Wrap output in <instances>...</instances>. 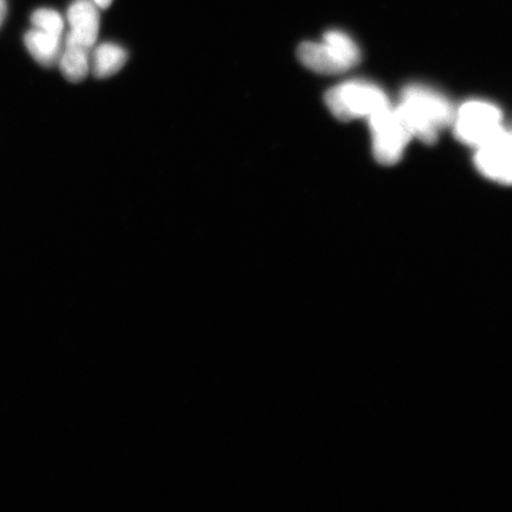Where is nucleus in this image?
I'll return each instance as SVG.
<instances>
[{
	"label": "nucleus",
	"mask_w": 512,
	"mask_h": 512,
	"mask_svg": "<svg viewBox=\"0 0 512 512\" xmlns=\"http://www.w3.org/2000/svg\"><path fill=\"white\" fill-rule=\"evenodd\" d=\"M396 110L413 137L428 145L437 142L439 132L452 125L456 115V108L444 94L418 83L402 89Z\"/></svg>",
	"instance_id": "obj_1"
},
{
	"label": "nucleus",
	"mask_w": 512,
	"mask_h": 512,
	"mask_svg": "<svg viewBox=\"0 0 512 512\" xmlns=\"http://www.w3.org/2000/svg\"><path fill=\"white\" fill-rule=\"evenodd\" d=\"M300 63L317 74L337 75L348 72L361 61V50L341 30L326 31L322 42H304L297 50Z\"/></svg>",
	"instance_id": "obj_2"
},
{
	"label": "nucleus",
	"mask_w": 512,
	"mask_h": 512,
	"mask_svg": "<svg viewBox=\"0 0 512 512\" xmlns=\"http://www.w3.org/2000/svg\"><path fill=\"white\" fill-rule=\"evenodd\" d=\"M325 104L338 120L370 118L390 106L386 92L375 83L349 80L332 87L325 94Z\"/></svg>",
	"instance_id": "obj_3"
},
{
	"label": "nucleus",
	"mask_w": 512,
	"mask_h": 512,
	"mask_svg": "<svg viewBox=\"0 0 512 512\" xmlns=\"http://www.w3.org/2000/svg\"><path fill=\"white\" fill-rule=\"evenodd\" d=\"M503 114L495 104L485 100H469L456 110L454 136L460 143L473 147L488 144L502 125Z\"/></svg>",
	"instance_id": "obj_4"
},
{
	"label": "nucleus",
	"mask_w": 512,
	"mask_h": 512,
	"mask_svg": "<svg viewBox=\"0 0 512 512\" xmlns=\"http://www.w3.org/2000/svg\"><path fill=\"white\" fill-rule=\"evenodd\" d=\"M374 157L382 165L399 163L413 138L396 107L388 106L369 118Z\"/></svg>",
	"instance_id": "obj_5"
},
{
	"label": "nucleus",
	"mask_w": 512,
	"mask_h": 512,
	"mask_svg": "<svg viewBox=\"0 0 512 512\" xmlns=\"http://www.w3.org/2000/svg\"><path fill=\"white\" fill-rule=\"evenodd\" d=\"M99 10L93 0H75L67 12L70 27L68 40L92 50L99 36Z\"/></svg>",
	"instance_id": "obj_6"
},
{
	"label": "nucleus",
	"mask_w": 512,
	"mask_h": 512,
	"mask_svg": "<svg viewBox=\"0 0 512 512\" xmlns=\"http://www.w3.org/2000/svg\"><path fill=\"white\" fill-rule=\"evenodd\" d=\"M477 170L490 181L511 187L512 155L496 143L478 147L475 156Z\"/></svg>",
	"instance_id": "obj_7"
},
{
	"label": "nucleus",
	"mask_w": 512,
	"mask_h": 512,
	"mask_svg": "<svg viewBox=\"0 0 512 512\" xmlns=\"http://www.w3.org/2000/svg\"><path fill=\"white\" fill-rule=\"evenodd\" d=\"M24 43L30 55L44 67L54 66L60 59L62 35L32 28L25 34Z\"/></svg>",
	"instance_id": "obj_8"
},
{
	"label": "nucleus",
	"mask_w": 512,
	"mask_h": 512,
	"mask_svg": "<svg viewBox=\"0 0 512 512\" xmlns=\"http://www.w3.org/2000/svg\"><path fill=\"white\" fill-rule=\"evenodd\" d=\"M91 49L66 38L61 51L59 64L61 72L68 81L78 83L91 72Z\"/></svg>",
	"instance_id": "obj_9"
},
{
	"label": "nucleus",
	"mask_w": 512,
	"mask_h": 512,
	"mask_svg": "<svg viewBox=\"0 0 512 512\" xmlns=\"http://www.w3.org/2000/svg\"><path fill=\"white\" fill-rule=\"evenodd\" d=\"M128 60L125 48L117 43H102L96 47L91 57V70L96 78H110L124 68Z\"/></svg>",
	"instance_id": "obj_10"
},
{
	"label": "nucleus",
	"mask_w": 512,
	"mask_h": 512,
	"mask_svg": "<svg viewBox=\"0 0 512 512\" xmlns=\"http://www.w3.org/2000/svg\"><path fill=\"white\" fill-rule=\"evenodd\" d=\"M32 27L41 29L48 32H53L56 35H62L64 29V22L59 12L53 9H38L31 16Z\"/></svg>",
	"instance_id": "obj_11"
},
{
	"label": "nucleus",
	"mask_w": 512,
	"mask_h": 512,
	"mask_svg": "<svg viewBox=\"0 0 512 512\" xmlns=\"http://www.w3.org/2000/svg\"><path fill=\"white\" fill-rule=\"evenodd\" d=\"M491 142L502 146L503 149L507 150L510 155H512V130H508V128L503 126L489 143Z\"/></svg>",
	"instance_id": "obj_12"
},
{
	"label": "nucleus",
	"mask_w": 512,
	"mask_h": 512,
	"mask_svg": "<svg viewBox=\"0 0 512 512\" xmlns=\"http://www.w3.org/2000/svg\"><path fill=\"white\" fill-rule=\"evenodd\" d=\"M93 2L98 6L99 9L105 10L110 8L113 0H93Z\"/></svg>",
	"instance_id": "obj_13"
},
{
	"label": "nucleus",
	"mask_w": 512,
	"mask_h": 512,
	"mask_svg": "<svg viewBox=\"0 0 512 512\" xmlns=\"http://www.w3.org/2000/svg\"><path fill=\"white\" fill-rule=\"evenodd\" d=\"M6 11H8V5H6V0H0V25H2Z\"/></svg>",
	"instance_id": "obj_14"
}]
</instances>
